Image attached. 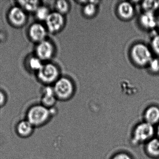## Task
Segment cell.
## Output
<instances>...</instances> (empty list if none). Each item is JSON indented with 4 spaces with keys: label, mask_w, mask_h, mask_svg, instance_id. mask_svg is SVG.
<instances>
[{
    "label": "cell",
    "mask_w": 159,
    "mask_h": 159,
    "mask_svg": "<svg viewBox=\"0 0 159 159\" xmlns=\"http://www.w3.org/2000/svg\"><path fill=\"white\" fill-rule=\"evenodd\" d=\"M140 22L142 26L147 29H152L157 26V18L153 12H145L140 16Z\"/></svg>",
    "instance_id": "cell-14"
},
{
    "label": "cell",
    "mask_w": 159,
    "mask_h": 159,
    "mask_svg": "<svg viewBox=\"0 0 159 159\" xmlns=\"http://www.w3.org/2000/svg\"><path fill=\"white\" fill-rule=\"evenodd\" d=\"M157 26L159 28V15L158 16L157 18Z\"/></svg>",
    "instance_id": "cell-27"
},
{
    "label": "cell",
    "mask_w": 159,
    "mask_h": 159,
    "mask_svg": "<svg viewBox=\"0 0 159 159\" xmlns=\"http://www.w3.org/2000/svg\"><path fill=\"white\" fill-rule=\"evenodd\" d=\"M60 71L57 66L51 62H46L37 72L40 82L46 85L54 84L59 78Z\"/></svg>",
    "instance_id": "cell-3"
},
{
    "label": "cell",
    "mask_w": 159,
    "mask_h": 159,
    "mask_svg": "<svg viewBox=\"0 0 159 159\" xmlns=\"http://www.w3.org/2000/svg\"><path fill=\"white\" fill-rule=\"evenodd\" d=\"M7 100L6 94L2 90H0V108L2 107L6 104Z\"/></svg>",
    "instance_id": "cell-25"
},
{
    "label": "cell",
    "mask_w": 159,
    "mask_h": 159,
    "mask_svg": "<svg viewBox=\"0 0 159 159\" xmlns=\"http://www.w3.org/2000/svg\"><path fill=\"white\" fill-rule=\"evenodd\" d=\"M57 100L53 87L46 85L43 90L40 104L47 108H52L54 107Z\"/></svg>",
    "instance_id": "cell-10"
},
{
    "label": "cell",
    "mask_w": 159,
    "mask_h": 159,
    "mask_svg": "<svg viewBox=\"0 0 159 159\" xmlns=\"http://www.w3.org/2000/svg\"><path fill=\"white\" fill-rule=\"evenodd\" d=\"M51 12L47 6L41 5L34 13L37 20L40 22H45Z\"/></svg>",
    "instance_id": "cell-17"
},
{
    "label": "cell",
    "mask_w": 159,
    "mask_h": 159,
    "mask_svg": "<svg viewBox=\"0 0 159 159\" xmlns=\"http://www.w3.org/2000/svg\"><path fill=\"white\" fill-rule=\"evenodd\" d=\"M17 2L18 6L26 13H35L37 9L42 5L41 2L39 0L19 1Z\"/></svg>",
    "instance_id": "cell-16"
},
{
    "label": "cell",
    "mask_w": 159,
    "mask_h": 159,
    "mask_svg": "<svg viewBox=\"0 0 159 159\" xmlns=\"http://www.w3.org/2000/svg\"><path fill=\"white\" fill-rule=\"evenodd\" d=\"M155 133L153 125L143 122L138 124L132 133V142L134 145H145L153 138Z\"/></svg>",
    "instance_id": "cell-2"
},
{
    "label": "cell",
    "mask_w": 159,
    "mask_h": 159,
    "mask_svg": "<svg viewBox=\"0 0 159 159\" xmlns=\"http://www.w3.org/2000/svg\"><path fill=\"white\" fill-rule=\"evenodd\" d=\"M111 159H133L128 153L125 152H120L115 154Z\"/></svg>",
    "instance_id": "cell-24"
},
{
    "label": "cell",
    "mask_w": 159,
    "mask_h": 159,
    "mask_svg": "<svg viewBox=\"0 0 159 159\" xmlns=\"http://www.w3.org/2000/svg\"><path fill=\"white\" fill-rule=\"evenodd\" d=\"M144 122L153 125L159 124V108L156 106L149 107L144 113Z\"/></svg>",
    "instance_id": "cell-12"
},
{
    "label": "cell",
    "mask_w": 159,
    "mask_h": 159,
    "mask_svg": "<svg viewBox=\"0 0 159 159\" xmlns=\"http://www.w3.org/2000/svg\"><path fill=\"white\" fill-rule=\"evenodd\" d=\"M7 18L10 24L16 28L23 27L26 25L28 20L27 13L18 5L10 9Z\"/></svg>",
    "instance_id": "cell-6"
},
{
    "label": "cell",
    "mask_w": 159,
    "mask_h": 159,
    "mask_svg": "<svg viewBox=\"0 0 159 159\" xmlns=\"http://www.w3.org/2000/svg\"><path fill=\"white\" fill-rule=\"evenodd\" d=\"M95 2H90V3L86 4L84 8V13L86 16H93L96 12L97 8Z\"/></svg>",
    "instance_id": "cell-21"
},
{
    "label": "cell",
    "mask_w": 159,
    "mask_h": 159,
    "mask_svg": "<svg viewBox=\"0 0 159 159\" xmlns=\"http://www.w3.org/2000/svg\"><path fill=\"white\" fill-rule=\"evenodd\" d=\"M150 69L154 72L159 71V58H152L148 64Z\"/></svg>",
    "instance_id": "cell-22"
},
{
    "label": "cell",
    "mask_w": 159,
    "mask_h": 159,
    "mask_svg": "<svg viewBox=\"0 0 159 159\" xmlns=\"http://www.w3.org/2000/svg\"><path fill=\"white\" fill-rule=\"evenodd\" d=\"M131 54L134 62L139 66L148 65L152 59L149 49L142 43L134 45L131 50Z\"/></svg>",
    "instance_id": "cell-5"
},
{
    "label": "cell",
    "mask_w": 159,
    "mask_h": 159,
    "mask_svg": "<svg viewBox=\"0 0 159 159\" xmlns=\"http://www.w3.org/2000/svg\"><path fill=\"white\" fill-rule=\"evenodd\" d=\"M55 47L51 41L46 39L37 43L35 48V56L43 61L51 60L55 54Z\"/></svg>",
    "instance_id": "cell-7"
},
{
    "label": "cell",
    "mask_w": 159,
    "mask_h": 159,
    "mask_svg": "<svg viewBox=\"0 0 159 159\" xmlns=\"http://www.w3.org/2000/svg\"><path fill=\"white\" fill-rule=\"evenodd\" d=\"M55 8L56 11L64 15L69 11V4L65 0H58L55 3Z\"/></svg>",
    "instance_id": "cell-19"
},
{
    "label": "cell",
    "mask_w": 159,
    "mask_h": 159,
    "mask_svg": "<svg viewBox=\"0 0 159 159\" xmlns=\"http://www.w3.org/2000/svg\"><path fill=\"white\" fill-rule=\"evenodd\" d=\"M48 32L45 26L40 22H37L29 28L28 36L32 41L38 43L47 39Z\"/></svg>",
    "instance_id": "cell-9"
},
{
    "label": "cell",
    "mask_w": 159,
    "mask_h": 159,
    "mask_svg": "<svg viewBox=\"0 0 159 159\" xmlns=\"http://www.w3.org/2000/svg\"><path fill=\"white\" fill-rule=\"evenodd\" d=\"M35 127L26 119L20 121L16 125V131L20 137L27 138L33 134Z\"/></svg>",
    "instance_id": "cell-11"
},
{
    "label": "cell",
    "mask_w": 159,
    "mask_h": 159,
    "mask_svg": "<svg viewBox=\"0 0 159 159\" xmlns=\"http://www.w3.org/2000/svg\"><path fill=\"white\" fill-rule=\"evenodd\" d=\"M156 133H157L159 138V124H158V127H157V130H156Z\"/></svg>",
    "instance_id": "cell-26"
},
{
    "label": "cell",
    "mask_w": 159,
    "mask_h": 159,
    "mask_svg": "<svg viewBox=\"0 0 159 159\" xmlns=\"http://www.w3.org/2000/svg\"><path fill=\"white\" fill-rule=\"evenodd\" d=\"M36 56L30 57L28 60V66L30 70L37 73L42 66L43 63Z\"/></svg>",
    "instance_id": "cell-18"
},
{
    "label": "cell",
    "mask_w": 159,
    "mask_h": 159,
    "mask_svg": "<svg viewBox=\"0 0 159 159\" xmlns=\"http://www.w3.org/2000/svg\"><path fill=\"white\" fill-rule=\"evenodd\" d=\"M54 92L57 99L60 100H67L73 93V85L71 81L67 78H59L54 84Z\"/></svg>",
    "instance_id": "cell-4"
},
{
    "label": "cell",
    "mask_w": 159,
    "mask_h": 159,
    "mask_svg": "<svg viewBox=\"0 0 159 159\" xmlns=\"http://www.w3.org/2000/svg\"><path fill=\"white\" fill-rule=\"evenodd\" d=\"M152 47L155 53L159 55V35L155 36L152 41Z\"/></svg>",
    "instance_id": "cell-23"
},
{
    "label": "cell",
    "mask_w": 159,
    "mask_h": 159,
    "mask_svg": "<svg viewBox=\"0 0 159 159\" xmlns=\"http://www.w3.org/2000/svg\"><path fill=\"white\" fill-rule=\"evenodd\" d=\"M147 155L153 159L159 158V138H153L145 144Z\"/></svg>",
    "instance_id": "cell-13"
},
{
    "label": "cell",
    "mask_w": 159,
    "mask_h": 159,
    "mask_svg": "<svg viewBox=\"0 0 159 159\" xmlns=\"http://www.w3.org/2000/svg\"><path fill=\"white\" fill-rule=\"evenodd\" d=\"M158 5H159V1H158Z\"/></svg>",
    "instance_id": "cell-28"
},
{
    "label": "cell",
    "mask_w": 159,
    "mask_h": 159,
    "mask_svg": "<svg viewBox=\"0 0 159 159\" xmlns=\"http://www.w3.org/2000/svg\"><path fill=\"white\" fill-rule=\"evenodd\" d=\"M142 6L145 12H150L153 13L159 8L158 1H145L142 3Z\"/></svg>",
    "instance_id": "cell-20"
},
{
    "label": "cell",
    "mask_w": 159,
    "mask_h": 159,
    "mask_svg": "<svg viewBox=\"0 0 159 159\" xmlns=\"http://www.w3.org/2000/svg\"><path fill=\"white\" fill-rule=\"evenodd\" d=\"M118 11L120 16L124 19H130L134 14V7L131 3L127 2L120 3Z\"/></svg>",
    "instance_id": "cell-15"
},
{
    "label": "cell",
    "mask_w": 159,
    "mask_h": 159,
    "mask_svg": "<svg viewBox=\"0 0 159 159\" xmlns=\"http://www.w3.org/2000/svg\"><path fill=\"white\" fill-rule=\"evenodd\" d=\"M47 31L52 34L59 32L65 25L64 15L57 11L52 12L45 21Z\"/></svg>",
    "instance_id": "cell-8"
},
{
    "label": "cell",
    "mask_w": 159,
    "mask_h": 159,
    "mask_svg": "<svg viewBox=\"0 0 159 159\" xmlns=\"http://www.w3.org/2000/svg\"><path fill=\"white\" fill-rule=\"evenodd\" d=\"M54 114L52 109L47 108L41 104L30 107L26 112V119L34 127H40L50 121Z\"/></svg>",
    "instance_id": "cell-1"
}]
</instances>
